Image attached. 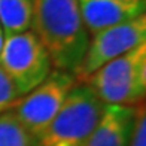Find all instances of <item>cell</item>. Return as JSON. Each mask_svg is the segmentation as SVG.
<instances>
[{
	"label": "cell",
	"instance_id": "cell-2",
	"mask_svg": "<svg viewBox=\"0 0 146 146\" xmlns=\"http://www.w3.org/2000/svg\"><path fill=\"white\" fill-rule=\"evenodd\" d=\"M103 109L90 85L78 82L55 118L35 139V146H87Z\"/></svg>",
	"mask_w": 146,
	"mask_h": 146
},
{
	"label": "cell",
	"instance_id": "cell-13",
	"mask_svg": "<svg viewBox=\"0 0 146 146\" xmlns=\"http://www.w3.org/2000/svg\"><path fill=\"white\" fill-rule=\"evenodd\" d=\"M3 39H5V35H3L2 27H0V49H2V45H3Z\"/></svg>",
	"mask_w": 146,
	"mask_h": 146
},
{
	"label": "cell",
	"instance_id": "cell-5",
	"mask_svg": "<svg viewBox=\"0 0 146 146\" xmlns=\"http://www.w3.org/2000/svg\"><path fill=\"white\" fill-rule=\"evenodd\" d=\"M78 84L73 73L51 70L48 78L14 104L12 113L30 133L33 140L48 127Z\"/></svg>",
	"mask_w": 146,
	"mask_h": 146
},
{
	"label": "cell",
	"instance_id": "cell-7",
	"mask_svg": "<svg viewBox=\"0 0 146 146\" xmlns=\"http://www.w3.org/2000/svg\"><path fill=\"white\" fill-rule=\"evenodd\" d=\"M78 5L88 35L145 14V0H78Z\"/></svg>",
	"mask_w": 146,
	"mask_h": 146
},
{
	"label": "cell",
	"instance_id": "cell-9",
	"mask_svg": "<svg viewBox=\"0 0 146 146\" xmlns=\"http://www.w3.org/2000/svg\"><path fill=\"white\" fill-rule=\"evenodd\" d=\"M31 0H0V27L6 36L23 33L31 24Z\"/></svg>",
	"mask_w": 146,
	"mask_h": 146
},
{
	"label": "cell",
	"instance_id": "cell-8",
	"mask_svg": "<svg viewBox=\"0 0 146 146\" xmlns=\"http://www.w3.org/2000/svg\"><path fill=\"white\" fill-rule=\"evenodd\" d=\"M137 106L104 104L87 146H130Z\"/></svg>",
	"mask_w": 146,
	"mask_h": 146
},
{
	"label": "cell",
	"instance_id": "cell-6",
	"mask_svg": "<svg viewBox=\"0 0 146 146\" xmlns=\"http://www.w3.org/2000/svg\"><path fill=\"white\" fill-rule=\"evenodd\" d=\"M91 36L92 37L88 40V48L84 60L75 73L78 82H84L104 64L131 51L137 45L145 43L146 17L143 14L134 19L109 27Z\"/></svg>",
	"mask_w": 146,
	"mask_h": 146
},
{
	"label": "cell",
	"instance_id": "cell-10",
	"mask_svg": "<svg viewBox=\"0 0 146 146\" xmlns=\"http://www.w3.org/2000/svg\"><path fill=\"white\" fill-rule=\"evenodd\" d=\"M0 146H35V140L23 124L6 110L0 113Z\"/></svg>",
	"mask_w": 146,
	"mask_h": 146
},
{
	"label": "cell",
	"instance_id": "cell-4",
	"mask_svg": "<svg viewBox=\"0 0 146 146\" xmlns=\"http://www.w3.org/2000/svg\"><path fill=\"white\" fill-rule=\"evenodd\" d=\"M51 58L33 31L5 36L0 49V69L25 96L43 82L51 73Z\"/></svg>",
	"mask_w": 146,
	"mask_h": 146
},
{
	"label": "cell",
	"instance_id": "cell-1",
	"mask_svg": "<svg viewBox=\"0 0 146 146\" xmlns=\"http://www.w3.org/2000/svg\"><path fill=\"white\" fill-rule=\"evenodd\" d=\"M31 3L30 25L48 52L51 64L75 75L90 40L78 0H31Z\"/></svg>",
	"mask_w": 146,
	"mask_h": 146
},
{
	"label": "cell",
	"instance_id": "cell-3",
	"mask_svg": "<svg viewBox=\"0 0 146 146\" xmlns=\"http://www.w3.org/2000/svg\"><path fill=\"white\" fill-rule=\"evenodd\" d=\"M103 104L139 106L146 94V42L116 57L84 81Z\"/></svg>",
	"mask_w": 146,
	"mask_h": 146
},
{
	"label": "cell",
	"instance_id": "cell-12",
	"mask_svg": "<svg viewBox=\"0 0 146 146\" xmlns=\"http://www.w3.org/2000/svg\"><path fill=\"white\" fill-rule=\"evenodd\" d=\"M130 146H146V113L145 104L140 103L136 109V121Z\"/></svg>",
	"mask_w": 146,
	"mask_h": 146
},
{
	"label": "cell",
	"instance_id": "cell-11",
	"mask_svg": "<svg viewBox=\"0 0 146 146\" xmlns=\"http://www.w3.org/2000/svg\"><path fill=\"white\" fill-rule=\"evenodd\" d=\"M19 92L15 85L8 78V75L0 69V113L14 108V104L19 100Z\"/></svg>",
	"mask_w": 146,
	"mask_h": 146
}]
</instances>
